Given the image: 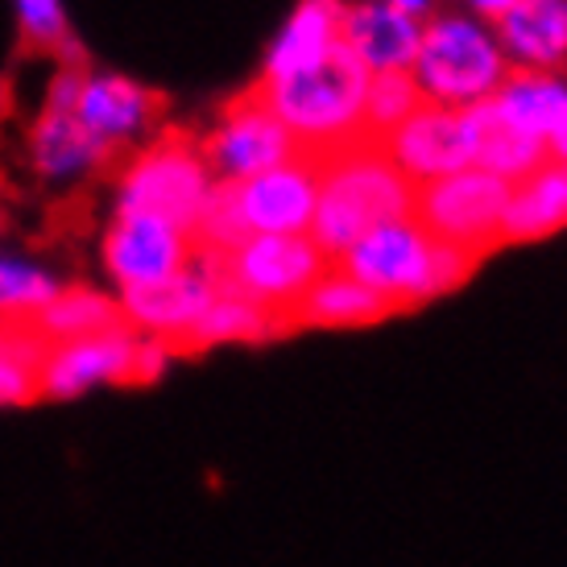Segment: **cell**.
I'll return each mask as SVG.
<instances>
[{
	"label": "cell",
	"mask_w": 567,
	"mask_h": 567,
	"mask_svg": "<svg viewBox=\"0 0 567 567\" xmlns=\"http://www.w3.org/2000/svg\"><path fill=\"white\" fill-rule=\"evenodd\" d=\"M493 30L509 71H564L567 66V0H518Z\"/></svg>",
	"instance_id": "18"
},
{
	"label": "cell",
	"mask_w": 567,
	"mask_h": 567,
	"mask_svg": "<svg viewBox=\"0 0 567 567\" xmlns=\"http://www.w3.org/2000/svg\"><path fill=\"white\" fill-rule=\"evenodd\" d=\"M488 112L547 145V137L567 116V66L564 71H509L497 95L488 100Z\"/></svg>",
	"instance_id": "19"
},
{
	"label": "cell",
	"mask_w": 567,
	"mask_h": 567,
	"mask_svg": "<svg viewBox=\"0 0 567 567\" xmlns=\"http://www.w3.org/2000/svg\"><path fill=\"white\" fill-rule=\"evenodd\" d=\"M505 199H509V183L493 178L488 171H456L414 187V207L410 216L423 224L440 245L473 252L476 261L502 245V220H505Z\"/></svg>",
	"instance_id": "9"
},
{
	"label": "cell",
	"mask_w": 567,
	"mask_h": 567,
	"mask_svg": "<svg viewBox=\"0 0 567 567\" xmlns=\"http://www.w3.org/2000/svg\"><path fill=\"white\" fill-rule=\"evenodd\" d=\"M394 316V307L373 295L364 282H357L352 274L331 261L302 302L290 316V328H323V331H348V328H373L381 319Z\"/></svg>",
	"instance_id": "20"
},
{
	"label": "cell",
	"mask_w": 567,
	"mask_h": 567,
	"mask_svg": "<svg viewBox=\"0 0 567 567\" xmlns=\"http://www.w3.org/2000/svg\"><path fill=\"white\" fill-rule=\"evenodd\" d=\"M364 87L369 75L344 54V47L323 63L295 71L286 80L257 83L274 116L295 137L302 158H328L364 137Z\"/></svg>",
	"instance_id": "3"
},
{
	"label": "cell",
	"mask_w": 567,
	"mask_h": 567,
	"mask_svg": "<svg viewBox=\"0 0 567 567\" xmlns=\"http://www.w3.org/2000/svg\"><path fill=\"white\" fill-rule=\"evenodd\" d=\"M13 21L33 50L71 47V17L66 0H13Z\"/></svg>",
	"instance_id": "28"
},
{
	"label": "cell",
	"mask_w": 567,
	"mask_h": 567,
	"mask_svg": "<svg viewBox=\"0 0 567 567\" xmlns=\"http://www.w3.org/2000/svg\"><path fill=\"white\" fill-rule=\"evenodd\" d=\"M112 154L75 121L71 109L42 104L25 128V166L50 190H71L109 171Z\"/></svg>",
	"instance_id": "15"
},
{
	"label": "cell",
	"mask_w": 567,
	"mask_h": 567,
	"mask_svg": "<svg viewBox=\"0 0 567 567\" xmlns=\"http://www.w3.org/2000/svg\"><path fill=\"white\" fill-rule=\"evenodd\" d=\"M468 128H473V166L476 171H488L493 178L509 183V187L547 162V145L518 133V128H509L505 121H497L488 112V104L468 112Z\"/></svg>",
	"instance_id": "23"
},
{
	"label": "cell",
	"mask_w": 567,
	"mask_h": 567,
	"mask_svg": "<svg viewBox=\"0 0 567 567\" xmlns=\"http://www.w3.org/2000/svg\"><path fill=\"white\" fill-rule=\"evenodd\" d=\"M505 75L509 63L488 21L460 9H435L423 21L419 54L410 63V80L423 104L473 112L497 95Z\"/></svg>",
	"instance_id": "5"
},
{
	"label": "cell",
	"mask_w": 567,
	"mask_h": 567,
	"mask_svg": "<svg viewBox=\"0 0 567 567\" xmlns=\"http://www.w3.org/2000/svg\"><path fill=\"white\" fill-rule=\"evenodd\" d=\"M319 195L316 158H290L245 183H220L195 228L199 252H224L245 237H299L311 233Z\"/></svg>",
	"instance_id": "4"
},
{
	"label": "cell",
	"mask_w": 567,
	"mask_h": 567,
	"mask_svg": "<svg viewBox=\"0 0 567 567\" xmlns=\"http://www.w3.org/2000/svg\"><path fill=\"white\" fill-rule=\"evenodd\" d=\"M137 331L116 323L95 336L47 344L42 357V402H80L100 390H125L133 385L137 364Z\"/></svg>",
	"instance_id": "12"
},
{
	"label": "cell",
	"mask_w": 567,
	"mask_h": 567,
	"mask_svg": "<svg viewBox=\"0 0 567 567\" xmlns=\"http://www.w3.org/2000/svg\"><path fill=\"white\" fill-rule=\"evenodd\" d=\"M59 286H63L59 269L47 266L42 257L0 249V319L33 323L42 307L59 295Z\"/></svg>",
	"instance_id": "26"
},
{
	"label": "cell",
	"mask_w": 567,
	"mask_h": 567,
	"mask_svg": "<svg viewBox=\"0 0 567 567\" xmlns=\"http://www.w3.org/2000/svg\"><path fill=\"white\" fill-rule=\"evenodd\" d=\"M178 357H183V352L174 344L154 340V336H142V340H137V364H133V385H154V381H162Z\"/></svg>",
	"instance_id": "29"
},
{
	"label": "cell",
	"mask_w": 567,
	"mask_h": 567,
	"mask_svg": "<svg viewBox=\"0 0 567 567\" xmlns=\"http://www.w3.org/2000/svg\"><path fill=\"white\" fill-rule=\"evenodd\" d=\"M378 4H390V9L414 17V21H426V17L440 9V0H378Z\"/></svg>",
	"instance_id": "31"
},
{
	"label": "cell",
	"mask_w": 567,
	"mask_h": 567,
	"mask_svg": "<svg viewBox=\"0 0 567 567\" xmlns=\"http://www.w3.org/2000/svg\"><path fill=\"white\" fill-rule=\"evenodd\" d=\"M207 257H212L224 290L257 302L261 311L286 319V323L302 302V295L331 266L307 233H299V237H245L233 249L207 252Z\"/></svg>",
	"instance_id": "8"
},
{
	"label": "cell",
	"mask_w": 567,
	"mask_h": 567,
	"mask_svg": "<svg viewBox=\"0 0 567 567\" xmlns=\"http://www.w3.org/2000/svg\"><path fill=\"white\" fill-rule=\"evenodd\" d=\"M567 228V171L543 162L535 174L509 187L502 220V245H530Z\"/></svg>",
	"instance_id": "21"
},
{
	"label": "cell",
	"mask_w": 567,
	"mask_h": 567,
	"mask_svg": "<svg viewBox=\"0 0 567 567\" xmlns=\"http://www.w3.org/2000/svg\"><path fill=\"white\" fill-rule=\"evenodd\" d=\"M419 109H423V95H419V87L410 80V71L369 75V87H364V137L369 142L390 137Z\"/></svg>",
	"instance_id": "27"
},
{
	"label": "cell",
	"mask_w": 567,
	"mask_h": 567,
	"mask_svg": "<svg viewBox=\"0 0 567 567\" xmlns=\"http://www.w3.org/2000/svg\"><path fill=\"white\" fill-rule=\"evenodd\" d=\"M344 4L348 0H299L282 21V30L269 42L266 63H261V83L286 80V75L307 71V66L323 63L328 54H336Z\"/></svg>",
	"instance_id": "17"
},
{
	"label": "cell",
	"mask_w": 567,
	"mask_h": 567,
	"mask_svg": "<svg viewBox=\"0 0 567 567\" xmlns=\"http://www.w3.org/2000/svg\"><path fill=\"white\" fill-rule=\"evenodd\" d=\"M514 4H518V0H456L460 13H473V17H481V21H488V25H497Z\"/></svg>",
	"instance_id": "30"
},
{
	"label": "cell",
	"mask_w": 567,
	"mask_h": 567,
	"mask_svg": "<svg viewBox=\"0 0 567 567\" xmlns=\"http://www.w3.org/2000/svg\"><path fill=\"white\" fill-rule=\"evenodd\" d=\"M319 195L311 233L328 261H340L364 233L402 220L414 207V187L390 166L378 142H357L319 158Z\"/></svg>",
	"instance_id": "1"
},
{
	"label": "cell",
	"mask_w": 567,
	"mask_h": 567,
	"mask_svg": "<svg viewBox=\"0 0 567 567\" xmlns=\"http://www.w3.org/2000/svg\"><path fill=\"white\" fill-rule=\"evenodd\" d=\"M42 331L33 323L0 319V414L42 402Z\"/></svg>",
	"instance_id": "25"
},
{
	"label": "cell",
	"mask_w": 567,
	"mask_h": 567,
	"mask_svg": "<svg viewBox=\"0 0 567 567\" xmlns=\"http://www.w3.org/2000/svg\"><path fill=\"white\" fill-rule=\"evenodd\" d=\"M42 104L71 109L95 142L109 150L112 158L133 154L137 145L158 137L162 104L145 83L121 71H100V66H59L47 83Z\"/></svg>",
	"instance_id": "7"
},
{
	"label": "cell",
	"mask_w": 567,
	"mask_h": 567,
	"mask_svg": "<svg viewBox=\"0 0 567 567\" xmlns=\"http://www.w3.org/2000/svg\"><path fill=\"white\" fill-rule=\"evenodd\" d=\"M116 323H125L121 319V299L112 295L109 286L92 282H63L59 295L42 307V316L33 319V328L42 331L47 344L95 336V331H109Z\"/></svg>",
	"instance_id": "22"
},
{
	"label": "cell",
	"mask_w": 567,
	"mask_h": 567,
	"mask_svg": "<svg viewBox=\"0 0 567 567\" xmlns=\"http://www.w3.org/2000/svg\"><path fill=\"white\" fill-rule=\"evenodd\" d=\"M220 295V278L212 257L199 252L183 274H174L171 282L154 286V290H137L121 299V319L137 336H154L166 340L178 352L187 348V336L195 331V323L204 319V311L212 307V299Z\"/></svg>",
	"instance_id": "14"
},
{
	"label": "cell",
	"mask_w": 567,
	"mask_h": 567,
	"mask_svg": "<svg viewBox=\"0 0 567 567\" xmlns=\"http://www.w3.org/2000/svg\"><path fill=\"white\" fill-rule=\"evenodd\" d=\"M547 162H555V166H564L567 171V116H564V125L547 137Z\"/></svg>",
	"instance_id": "32"
},
{
	"label": "cell",
	"mask_w": 567,
	"mask_h": 567,
	"mask_svg": "<svg viewBox=\"0 0 567 567\" xmlns=\"http://www.w3.org/2000/svg\"><path fill=\"white\" fill-rule=\"evenodd\" d=\"M336 266L381 295L394 311H406L460 290L481 261L473 252L440 245L414 216H402L364 233Z\"/></svg>",
	"instance_id": "2"
},
{
	"label": "cell",
	"mask_w": 567,
	"mask_h": 567,
	"mask_svg": "<svg viewBox=\"0 0 567 567\" xmlns=\"http://www.w3.org/2000/svg\"><path fill=\"white\" fill-rule=\"evenodd\" d=\"M423 21L398 13L378 0H348L340 21V47L364 75H394L410 71L419 54Z\"/></svg>",
	"instance_id": "16"
},
{
	"label": "cell",
	"mask_w": 567,
	"mask_h": 567,
	"mask_svg": "<svg viewBox=\"0 0 567 567\" xmlns=\"http://www.w3.org/2000/svg\"><path fill=\"white\" fill-rule=\"evenodd\" d=\"M195 257H199V245L187 228L158 216H142V212H112L100 237L104 286L116 299L171 282Z\"/></svg>",
	"instance_id": "10"
},
{
	"label": "cell",
	"mask_w": 567,
	"mask_h": 567,
	"mask_svg": "<svg viewBox=\"0 0 567 567\" xmlns=\"http://www.w3.org/2000/svg\"><path fill=\"white\" fill-rule=\"evenodd\" d=\"M216 187L220 183L207 171L199 142L166 133V137H150L121 158L112 174V212L158 216L195 237Z\"/></svg>",
	"instance_id": "6"
},
{
	"label": "cell",
	"mask_w": 567,
	"mask_h": 567,
	"mask_svg": "<svg viewBox=\"0 0 567 567\" xmlns=\"http://www.w3.org/2000/svg\"><path fill=\"white\" fill-rule=\"evenodd\" d=\"M378 145L410 187H426V183H440L447 174L473 166L468 112L440 109V104H423L406 125H398Z\"/></svg>",
	"instance_id": "13"
},
{
	"label": "cell",
	"mask_w": 567,
	"mask_h": 567,
	"mask_svg": "<svg viewBox=\"0 0 567 567\" xmlns=\"http://www.w3.org/2000/svg\"><path fill=\"white\" fill-rule=\"evenodd\" d=\"M204 162L216 183H245L252 174H266L282 162L299 158V145L286 133V125L274 116L261 92L252 87L240 100L212 121L204 137H199Z\"/></svg>",
	"instance_id": "11"
},
{
	"label": "cell",
	"mask_w": 567,
	"mask_h": 567,
	"mask_svg": "<svg viewBox=\"0 0 567 567\" xmlns=\"http://www.w3.org/2000/svg\"><path fill=\"white\" fill-rule=\"evenodd\" d=\"M282 331H290L286 319L269 316L257 302L240 299V295L220 286V295L212 299L204 319L195 323L183 352H207V348H228V344H266V340L282 336Z\"/></svg>",
	"instance_id": "24"
}]
</instances>
